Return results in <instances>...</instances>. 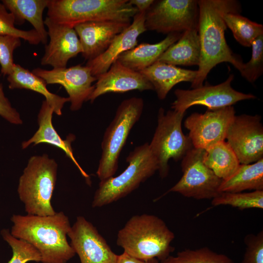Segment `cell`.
<instances>
[{
	"label": "cell",
	"instance_id": "5",
	"mask_svg": "<svg viewBox=\"0 0 263 263\" xmlns=\"http://www.w3.org/2000/svg\"><path fill=\"white\" fill-rule=\"evenodd\" d=\"M47 17L74 27L93 21L131 22L138 12L128 0H49Z\"/></svg>",
	"mask_w": 263,
	"mask_h": 263
},
{
	"label": "cell",
	"instance_id": "34",
	"mask_svg": "<svg viewBox=\"0 0 263 263\" xmlns=\"http://www.w3.org/2000/svg\"><path fill=\"white\" fill-rule=\"evenodd\" d=\"M20 38L9 35H0V65L1 74L8 75L13 71L14 51L20 46Z\"/></svg>",
	"mask_w": 263,
	"mask_h": 263
},
{
	"label": "cell",
	"instance_id": "9",
	"mask_svg": "<svg viewBox=\"0 0 263 263\" xmlns=\"http://www.w3.org/2000/svg\"><path fill=\"white\" fill-rule=\"evenodd\" d=\"M204 151L193 148L187 153L182 159L181 178L161 197L169 192H177L196 200H212L220 193L222 180L204 163Z\"/></svg>",
	"mask_w": 263,
	"mask_h": 263
},
{
	"label": "cell",
	"instance_id": "27",
	"mask_svg": "<svg viewBox=\"0 0 263 263\" xmlns=\"http://www.w3.org/2000/svg\"><path fill=\"white\" fill-rule=\"evenodd\" d=\"M203 162L222 180L230 177L240 165L235 153L225 141L205 150Z\"/></svg>",
	"mask_w": 263,
	"mask_h": 263
},
{
	"label": "cell",
	"instance_id": "33",
	"mask_svg": "<svg viewBox=\"0 0 263 263\" xmlns=\"http://www.w3.org/2000/svg\"><path fill=\"white\" fill-rule=\"evenodd\" d=\"M250 60L243 63L239 71L242 76L251 83L255 82L263 72V35L252 42Z\"/></svg>",
	"mask_w": 263,
	"mask_h": 263
},
{
	"label": "cell",
	"instance_id": "8",
	"mask_svg": "<svg viewBox=\"0 0 263 263\" xmlns=\"http://www.w3.org/2000/svg\"><path fill=\"white\" fill-rule=\"evenodd\" d=\"M185 113L174 110L165 113L163 108L159 109L157 126L149 147L157 161L158 171L162 179L169 174V159L182 160L193 148L189 137L182 131Z\"/></svg>",
	"mask_w": 263,
	"mask_h": 263
},
{
	"label": "cell",
	"instance_id": "26",
	"mask_svg": "<svg viewBox=\"0 0 263 263\" xmlns=\"http://www.w3.org/2000/svg\"><path fill=\"white\" fill-rule=\"evenodd\" d=\"M263 190V158L248 164H240L230 177L222 180L219 192Z\"/></svg>",
	"mask_w": 263,
	"mask_h": 263
},
{
	"label": "cell",
	"instance_id": "11",
	"mask_svg": "<svg viewBox=\"0 0 263 263\" xmlns=\"http://www.w3.org/2000/svg\"><path fill=\"white\" fill-rule=\"evenodd\" d=\"M234 78L230 75L227 79L219 84L205 85L191 90L176 89L174 91L175 100L171 104L173 110L185 113L194 105H202L208 109L231 106L237 102L254 99L252 94H246L234 90L231 83Z\"/></svg>",
	"mask_w": 263,
	"mask_h": 263
},
{
	"label": "cell",
	"instance_id": "12",
	"mask_svg": "<svg viewBox=\"0 0 263 263\" xmlns=\"http://www.w3.org/2000/svg\"><path fill=\"white\" fill-rule=\"evenodd\" d=\"M225 140L240 164H251L263 158L261 117L257 114L235 115L228 128Z\"/></svg>",
	"mask_w": 263,
	"mask_h": 263
},
{
	"label": "cell",
	"instance_id": "31",
	"mask_svg": "<svg viewBox=\"0 0 263 263\" xmlns=\"http://www.w3.org/2000/svg\"><path fill=\"white\" fill-rule=\"evenodd\" d=\"M3 240L11 247L12 256L7 263H27L28 262H41L38 251L29 243L13 236L9 230H1Z\"/></svg>",
	"mask_w": 263,
	"mask_h": 263
},
{
	"label": "cell",
	"instance_id": "4",
	"mask_svg": "<svg viewBox=\"0 0 263 263\" xmlns=\"http://www.w3.org/2000/svg\"><path fill=\"white\" fill-rule=\"evenodd\" d=\"M57 164L47 154L28 160L19 181L17 191L27 214H55L51 199L57 180Z\"/></svg>",
	"mask_w": 263,
	"mask_h": 263
},
{
	"label": "cell",
	"instance_id": "6",
	"mask_svg": "<svg viewBox=\"0 0 263 263\" xmlns=\"http://www.w3.org/2000/svg\"><path fill=\"white\" fill-rule=\"evenodd\" d=\"M127 168L119 175L100 181L92 203L100 207L129 195L158 170V162L149 144L135 147L126 158Z\"/></svg>",
	"mask_w": 263,
	"mask_h": 263
},
{
	"label": "cell",
	"instance_id": "29",
	"mask_svg": "<svg viewBox=\"0 0 263 263\" xmlns=\"http://www.w3.org/2000/svg\"><path fill=\"white\" fill-rule=\"evenodd\" d=\"M214 207L229 206L244 210L263 208V190L248 192H220L211 200Z\"/></svg>",
	"mask_w": 263,
	"mask_h": 263
},
{
	"label": "cell",
	"instance_id": "23",
	"mask_svg": "<svg viewBox=\"0 0 263 263\" xmlns=\"http://www.w3.org/2000/svg\"><path fill=\"white\" fill-rule=\"evenodd\" d=\"M10 89H26L38 93L44 96L45 100L56 115H62L64 104L70 102L69 97H64L50 92L47 83L41 77L18 64H14L12 72L7 75Z\"/></svg>",
	"mask_w": 263,
	"mask_h": 263
},
{
	"label": "cell",
	"instance_id": "7",
	"mask_svg": "<svg viewBox=\"0 0 263 263\" xmlns=\"http://www.w3.org/2000/svg\"><path fill=\"white\" fill-rule=\"evenodd\" d=\"M143 108V99L135 97L124 100L118 107L101 143L102 153L96 171L100 181L113 176L116 172L120 153Z\"/></svg>",
	"mask_w": 263,
	"mask_h": 263
},
{
	"label": "cell",
	"instance_id": "15",
	"mask_svg": "<svg viewBox=\"0 0 263 263\" xmlns=\"http://www.w3.org/2000/svg\"><path fill=\"white\" fill-rule=\"evenodd\" d=\"M68 236L80 263H115L118 255L112 251L96 228L85 217H77Z\"/></svg>",
	"mask_w": 263,
	"mask_h": 263
},
{
	"label": "cell",
	"instance_id": "38",
	"mask_svg": "<svg viewBox=\"0 0 263 263\" xmlns=\"http://www.w3.org/2000/svg\"><path fill=\"white\" fill-rule=\"evenodd\" d=\"M153 0H130V3L136 8L138 12H146L152 4Z\"/></svg>",
	"mask_w": 263,
	"mask_h": 263
},
{
	"label": "cell",
	"instance_id": "20",
	"mask_svg": "<svg viewBox=\"0 0 263 263\" xmlns=\"http://www.w3.org/2000/svg\"><path fill=\"white\" fill-rule=\"evenodd\" d=\"M53 113L52 107L45 100H43L38 115V129L30 139L21 143V148L24 150L32 144L35 146L41 143L58 148L74 162L82 175L89 180V175L81 169L74 156L71 147V143L75 139L74 135H68L65 140L60 137L52 123Z\"/></svg>",
	"mask_w": 263,
	"mask_h": 263
},
{
	"label": "cell",
	"instance_id": "24",
	"mask_svg": "<svg viewBox=\"0 0 263 263\" xmlns=\"http://www.w3.org/2000/svg\"><path fill=\"white\" fill-rule=\"evenodd\" d=\"M200 58V44L198 28L185 31L181 37L171 45L157 61L168 64L198 65Z\"/></svg>",
	"mask_w": 263,
	"mask_h": 263
},
{
	"label": "cell",
	"instance_id": "22",
	"mask_svg": "<svg viewBox=\"0 0 263 263\" xmlns=\"http://www.w3.org/2000/svg\"><path fill=\"white\" fill-rule=\"evenodd\" d=\"M182 34H169L156 43H142L137 45L122 54L117 60L125 67L139 72L156 62L163 53L179 39Z\"/></svg>",
	"mask_w": 263,
	"mask_h": 263
},
{
	"label": "cell",
	"instance_id": "2",
	"mask_svg": "<svg viewBox=\"0 0 263 263\" xmlns=\"http://www.w3.org/2000/svg\"><path fill=\"white\" fill-rule=\"evenodd\" d=\"M10 233L34 246L42 263H67L75 253L67 237L71 225L62 211L51 215L13 214Z\"/></svg>",
	"mask_w": 263,
	"mask_h": 263
},
{
	"label": "cell",
	"instance_id": "36",
	"mask_svg": "<svg viewBox=\"0 0 263 263\" xmlns=\"http://www.w3.org/2000/svg\"><path fill=\"white\" fill-rule=\"evenodd\" d=\"M0 75V116L9 123L15 125H21L23 121L20 114L12 107L9 100L5 96Z\"/></svg>",
	"mask_w": 263,
	"mask_h": 263
},
{
	"label": "cell",
	"instance_id": "3",
	"mask_svg": "<svg viewBox=\"0 0 263 263\" xmlns=\"http://www.w3.org/2000/svg\"><path fill=\"white\" fill-rule=\"evenodd\" d=\"M174 238V233L162 219L142 214L132 216L118 231L116 244L134 257L156 258L160 262L175 250L171 245Z\"/></svg>",
	"mask_w": 263,
	"mask_h": 263
},
{
	"label": "cell",
	"instance_id": "35",
	"mask_svg": "<svg viewBox=\"0 0 263 263\" xmlns=\"http://www.w3.org/2000/svg\"><path fill=\"white\" fill-rule=\"evenodd\" d=\"M245 251L242 263H263V231L247 235Z\"/></svg>",
	"mask_w": 263,
	"mask_h": 263
},
{
	"label": "cell",
	"instance_id": "10",
	"mask_svg": "<svg viewBox=\"0 0 263 263\" xmlns=\"http://www.w3.org/2000/svg\"><path fill=\"white\" fill-rule=\"evenodd\" d=\"M199 7L195 0L154 1L145 14L147 30L163 34L183 32L198 28Z\"/></svg>",
	"mask_w": 263,
	"mask_h": 263
},
{
	"label": "cell",
	"instance_id": "16",
	"mask_svg": "<svg viewBox=\"0 0 263 263\" xmlns=\"http://www.w3.org/2000/svg\"><path fill=\"white\" fill-rule=\"evenodd\" d=\"M50 40L45 46L42 65L66 68L69 60L82 53V47L74 27L56 22L47 17L44 20Z\"/></svg>",
	"mask_w": 263,
	"mask_h": 263
},
{
	"label": "cell",
	"instance_id": "19",
	"mask_svg": "<svg viewBox=\"0 0 263 263\" xmlns=\"http://www.w3.org/2000/svg\"><path fill=\"white\" fill-rule=\"evenodd\" d=\"M146 12H137L132 23L117 35L108 48L96 57L87 61L86 66L97 77L106 72L119 56L137 45L138 37L147 31L145 26ZM97 79V78H96Z\"/></svg>",
	"mask_w": 263,
	"mask_h": 263
},
{
	"label": "cell",
	"instance_id": "13",
	"mask_svg": "<svg viewBox=\"0 0 263 263\" xmlns=\"http://www.w3.org/2000/svg\"><path fill=\"white\" fill-rule=\"evenodd\" d=\"M235 116L232 106L208 109L204 113H194L184 122L189 137L195 149L206 150L225 141L228 128Z\"/></svg>",
	"mask_w": 263,
	"mask_h": 263
},
{
	"label": "cell",
	"instance_id": "21",
	"mask_svg": "<svg viewBox=\"0 0 263 263\" xmlns=\"http://www.w3.org/2000/svg\"><path fill=\"white\" fill-rule=\"evenodd\" d=\"M139 72L152 84L160 100L164 99L175 85L181 82L192 83L197 75V70L184 69L158 61Z\"/></svg>",
	"mask_w": 263,
	"mask_h": 263
},
{
	"label": "cell",
	"instance_id": "28",
	"mask_svg": "<svg viewBox=\"0 0 263 263\" xmlns=\"http://www.w3.org/2000/svg\"><path fill=\"white\" fill-rule=\"evenodd\" d=\"M223 19L235 39L244 47H251L253 41L263 35L262 24L252 21L239 13H225Z\"/></svg>",
	"mask_w": 263,
	"mask_h": 263
},
{
	"label": "cell",
	"instance_id": "37",
	"mask_svg": "<svg viewBox=\"0 0 263 263\" xmlns=\"http://www.w3.org/2000/svg\"><path fill=\"white\" fill-rule=\"evenodd\" d=\"M115 263H160L156 258L150 259H141L134 257L123 252L118 255Z\"/></svg>",
	"mask_w": 263,
	"mask_h": 263
},
{
	"label": "cell",
	"instance_id": "1",
	"mask_svg": "<svg viewBox=\"0 0 263 263\" xmlns=\"http://www.w3.org/2000/svg\"><path fill=\"white\" fill-rule=\"evenodd\" d=\"M198 30L200 58L197 75L191 83L194 89L203 85L210 70L222 62H229L240 71L243 62L228 46L225 36L226 26L223 19L225 13L240 11L233 0H199Z\"/></svg>",
	"mask_w": 263,
	"mask_h": 263
},
{
	"label": "cell",
	"instance_id": "14",
	"mask_svg": "<svg viewBox=\"0 0 263 263\" xmlns=\"http://www.w3.org/2000/svg\"><path fill=\"white\" fill-rule=\"evenodd\" d=\"M32 72L42 78L47 84L62 86L69 95L72 111L79 110L83 103L89 100L94 89L92 83L97 80L89 67L80 64L49 70L38 67Z\"/></svg>",
	"mask_w": 263,
	"mask_h": 263
},
{
	"label": "cell",
	"instance_id": "25",
	"mask_svg": "<svg viewBox=\"0 0 263 263\" xmlns=\"http://www.w3.org/2000/svg\"><path fill=\"white\" fill-rule=\"evenodd\" d=\"M49 0H2L6 8L12 14L15 24L29 22L38 33L41 42L46 45L48 41L47 30L45 28L43 13Z\"/></svg>",
	"mask_w": 263,
	"mask_h": 263
},
{
	"label": "cell",
	"instance_id": "17",
	"mask_svg": "<svg viewBox=\"0 0 263 263\" xmlns=\"http://www.w3.org/2000/svg\"><path fill=\"white\" fill-rule=\"evenodd\" d=\"M130 24L131 22L102 20L75 25L74 28L82 47V56L89 60L102 54L115 37Z\"/></svg>",
	"mask_w": 263,
	"mask_h": 263
},
{
	"label": "cell",
	"instance_id": "32",
	"mask_svg": "<svg viewBox=\"0 0 263 263\" xmlns=\"http://www.w3.org/2000/svg\"><path fill=\"white\" fill-rule=\"evenodd\" d=\"M15 25L14 16L0 1V35L16 37L33 45H37L41 42L39 35L34 29L23 30L16 28Z\"/></svg>",
	"mask_w": 263,
	"mask_h": 263
},
{
	"label": "cell",
	"instance_id": "30",
	"mask_svg": "<svg viewBox=\"0 0 263 263\" xmlns=\"http://www.w3.org/2000/svg\"><path fill=\"white\" fill-rule=\"evenodd\" d=\"M160 263H235L226 255L213 251L207 247L185 249L169 255Z\"/></svg>",
	"mask_w": 263,
	"mask_h": 263
},
{
	"label": "cell",
	"instance_id": "18",
	"mask_svg": "<svg viewBox=\"0 0 263 263\" xmlns=\"http://www.w3.org/2000/svg\"><path fill=\"white\" fill-rule=\"evenodd\" d=\"M96 78L94 89L89 99L91 103L107 93L154 90L152 84L140 72L125 67L118 60Z\"/></svg>",
	"mask_w": 263,
	"mask_h": 263
}]
</instances>
